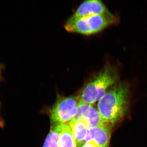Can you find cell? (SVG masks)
<instances>
[{"label":"cell","instance_id":"obj_1","mask_svg":"<svg viewBox=\"0 0 147 147\" xmlns=\"http://www.w3.org/2000/svg\"><path fill=\"white\" fill-rule=\"evenodd\" d=\"M129 104V85L126 82H119L98 100L97 109L103 122L114 127L127 115Z\"/></svg>","mask_w":147,"mask_h":147},{"label":"cell","instance_id":"obj_2","mask_svg":"<svg viewBox=\"0 0 147 147\" xmlns=\"http://www.w3.org/2000/svg\"><path fill=\"white\" fill-rule=\"evenodd\" d=\"M119 74L114 66L107 64L84 86L79 96V102L93 105L119 81Z\"/></svg>","mask_w":147,"mask_h":147},{"label":"cell","instance_id":"obj_3","mask_svg":"<svg viewBox=\"0 0 147 147\" xmlns=\"http://www.w3.org/2000/svg\"><path fill=\"white\" fill-rule=\"evenodd\" d=\"M112 15H96L75 19H69L64 28L69 32L90 35L102 31L117 21Z\"/></svg>","mask_w":147,"mask_h":147},{"label":"cell","instance_id":"obj_4","mask_svg":"<svg viewBox=\"0 0 147 147\" xmlns=\"http://www.w3.org/2000/svg\"><path fill=\"white\" fill-rule=\"evenodd\" d=\"M79 96L58 95L50 111V122L53 126L70 121L77 113Z\"/></svg>","mask_w":147,"mask_h":147},{"label":"cell","instance_id":"obj_5","mask_svg":"<svg viewBox=\"0 0 147 147\" xmlns=\"http://www.w3.org/2000/svg\"><path fill=\"white\" fill-rule=\"evenodd\" d=\"M113 127L104 123L102 125L89 129L83 144L91 142L96 147H109Z\"/></svg>","mask_w":147,"mask_h":147},{"label":"cell","instance_id":"obj_6","mask_svg":"<svg viewBox=\"0 0 147 147\" xmlns=\"http://www.w3.org/2000/svg\"><path fill=\"white\" fill-rule=\"evenodd\" d=\"M99 0H89L82 3L69 19H75L96 15H112Z\"/></svg>","mask_w":147,"mask_h":147},{"label":"cell","instance_id":"obj_7","mask_svg":"<svg viewBox=\"0 0 147 147\" xmlns=\"http://www.w3.org/2000/svg\"><path fill=\"white\" fill-rule=\"evenodd\" d=\"M84 121L89 129L102 125L104 123L97 108L93 105L79 102L77 113L72 121Z\"/></svg>","mask_w":147,"mask_h":147},{"label":"cell","instance_id":"obj_8","mask_svg":"<svg viewBox=\"0 0 147 147\" xmlns=\"http://www.w3.org/2000/svg\"><path fill=\"white\" fill-rule=\"evenodd\" d=\"M59 147H77L70 121L62 124L59 139Z\"/></svg>","mask_w":147,"mask_h":147},{"label":"cell","instance_id":"obj_9","mask_svg":"<svg viewBox=\"0 0 147 147\" xmlns=\"http://www.w3.org/2000/svg\"><path fill=\"white\" fill-rule=\"evenodd\" d=\"M74 140L76 147L84 144V142L88 134V127L86 122L84 121H70Z\"/></svg>","mask_w":147,"mask_h":147},{"label":"cell","instance_id":"obj_10","mask_svg":"<svg viewBox=\"0 0 147 147\" xmlns=\"http://www.w3.org/2000/svg\"><path fill=\"white\" fill-rule=\"evenodd\" d=\"M62 124L53 126L47 134L42 147H59L58 139Z\"/></svg>","mask_w":147,"mask_h":147},{"label":"cell","instance_id":"obj_11","mask_svg":"<svg viewBox=\"0 0 147 147\" xmlns=\"http://www.w3.org/2000/svg\"><path fill=\"white\" fill-rule=\"evenodd\" d=\"M5 69V65L2 63H0V83L3 81L4 78L3 76V71Z\"/></svg>","mask_w":147,"mask_h":147},{"label":"cell","instance_id":"obj_12","mask_svg":"<svg viewBox=\"0 0 147 147\" xmlns=\"http://www.w3.org/2000/svg\"><path fill=\"white\" fill-rule=\"evenodd\" d=\"M5 125V122L3 119L2 117L1 114V103H0V127L1 128H4Z\"/></svg>","mask_w":147,"mask_h":147},{"label":"cell","instance_id":"obj_13","mask_svg":"<svg viewBox=\"0 0 147 147\" xmlns=\"http://www.w3.org/2000/svg\"><path fill=\"white\" fill-rule=\"evenodd\" d=\"M81 147H96L95 145H94L91 142H88V143H85L83 144Z\"/></svg>","mask_w":147,"mask_h":147}]
</instances>
